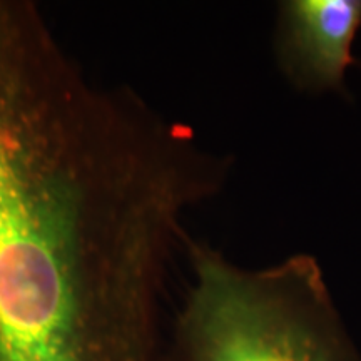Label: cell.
Returning a JSON list of instances; mask_svg holds the SVG:
<instances>
[{
    "instance_id": "obj_1",
    "label": "cell",
    "mask_w": 361,
    "mask_h": 361,
    "mask_svg": "<svg viewBox=\"0 0 361 361\" xmlns=\"http://www.w3.org/2000/svg\"><path fill=\"white\" fill-rule=\"evenodd\" d=\"M234 159L0 16V361H152L184 221Z\"/></svg>"
},
{
    "instance_id": "obj_2",
    "label": "cell",
    "mask_w": 361,
    "mask_h": 361,
    "mask_svg": "<svg viewBox=\"0 0 361 361\" xmlns=\"http://www.w3.org/2000/svg\"><path fill=\"white\" fill-rule=\"evenodd\" d=\"M174 361H361L314 256L246 268L197 239Z\"/></svg>"
},
{
    "instance_id": "obj_3",
    "label": "cell",
    "mask_w": 361,
    "mask_h": 361,
    "mask_svg": "<svg viewBox=\"0 0 361 361\" xmlns=\"http://www.w3.org/2000/svg\"><path fill=\"white\" fill-rule=\"evenodd\" d=\"M361 0H283L276 7L273 54L279 74L305 96L348 97L356 64Z\"/></svg>"
}]
</instances>
